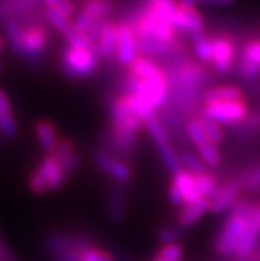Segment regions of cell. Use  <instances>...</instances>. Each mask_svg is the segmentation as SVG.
I'll list each match as a JSON object with an SVG mask.
<instances>
[{
	"instance_id": "obj_2",
	"label": "cell",
	"mask_w": 260,
	"mask_h": 261,
	"mask_svg": "<svg viewBox=\"0 0 260 261\" xmlns=\"http://www.w3.org/2000/svg\"><path fill=\"white\" fill-rule=\"evenodd\" d=\"M250 208L246 212L230 211L227 219L224 220L221 231L215 239L214 249L218 255L222 257H230V256L235 255L238 244L242 240L246 228H247V212L250 211Z\"/></svg>"
},
{
	"instance_id": "obj_20",
	"label": "cell",
	"mask_w": 260,
	"mask_h": 261,
	"mask_svg": "<svg viewBox=\"0 0 260 261\" xmlns=\"http://www.w3.org/2000/svg\"><path fill=\"white\" fill-rule=\"evenodd\" d=\"M125 192L122 191V186H117L109 194L108 214L113 222L120 223L125 218Z\"/></svg>"
},
{
	"instance_id": "obj_8",
	"label": "cell",
	"mask_w": 260,
	"mask_h": 261,
	"mask_svg": "<svg viewBox=\"0 0 260 261\" xmlns=\"http://www.w3.org/2000/svg\"><path fill=\"white\" fill-rule=\"evenodd\" d=\"M259 210V205L254 203V204L251 205L250 211L247 212V228H246V232H244L242 240L238 244L234 257H248L257 249L260 240Z\"/></svg>"
},
{
	"instance_id": "obj_44",
	"label": "cell",
	"mask_w": 260,
	"mask_h": 261,
	"mask_svg": "<svg viewBox=\"0 0 260 261\" xmlns=\"http://www.w3.org/2000/svg\"><path fill=\"white\" fill-rule=\"evenodd\" d=\"M234 0H217V3L219 4H228V3H232Z\"/></svg>"
},
{
	"instance_id": "obj_3",
	"label": "cell",
	"mask_w": 260,
	"mask_h": 261,
	"mask_svg": "<svg viewBox=\"0 0 260 261\" xmlns=\"http://www.w3.org/2000/svg\"><path fill=\"white\" fill-rule=\"evenodd\" d=\"M168 76L165 69L155 76L148 79H138L137 89L133 96L141 98L152 109H159L168 98Z\"/></svg>"
},
{
	"instance_id": "obj_11",
	"label": "cell",
	"mask_w": 260,
	"mask_h": 261,
	"mask_svg": "<svg viewBox=\"0 0 260 261\" xmlns=\"http://www.w3.org/2000/svg\"><path fill=\"white\" fill-rule=\"evenodd\" d=\"M40 175L43 176V179L45 180L46 187H48V191L56 192L63 189L64 186L68 182V178L69 176L66 175L64 172L63 167L59 163L53 154L50 155H45L41 161L39 162V165L35 167Z\"/></svg>"
},
{
	"instance_id": "obj_21",
	"label": "cell",
	"mask_w": 260,
	"mask_h": 261,
	"mask_svg": "<svg viewBox=\"0 0 260 261\" xmlns=\"http://www.w3.org/2000/svg\"><path fill=\"white\" fill-rule=\"evenodd\" d=\"M194 182L198 194L201 195V198L206 199L208 202L211 199H214L215 195L221 190L218 179L210 172H203V174H199V175H194Z\"/></svg>"
},
{
	"instance_id": "obj_48",
	"label": "cell",
	"mask_w": 260,
	"mask_h": 261,
	"mask_svg": "<svg viewBox=\"0 0 260 261\" xmlns=\"http://www.w3.org/2000/svg\"><path fill=\"white\" fill-rule=\"evenodd\" d=\"M13 261H16V260H13Z\"/></svg>"
},
{
	"instance_id": "obj_28",
	"label": "cell",
	"mask_w": 260,
	"mask_h": 261,
	"mask_svg": "<svg viewBox=\"0 0 260 261\" xmlns=\"http://www.w3.org/2000/svg\"><path fill=\"white\" fill-rule=\"evenodd\" d=\"M181 11H182V15H183L184 25H186V32L191 33V35L203 33L204 21L203 19H202L201 15H199L194 8L181 7Z\"/></svg>"
},
{
	"instance_id": "obj_36",
	"label": "cell",
	"mask_w": 260,
	"mask_h": 261,
	"mask_svg": "<svg viewBox=\"0 0 260 261\" xmlns=\"http://www.w3.org/2000/svg\"><path fill=\"white\" fill-rule=\"evenodd\" d=\"M80 261H114V257L104 249L92 247L80 253Z\"/></svg>"
},
{
	"instance_id": "obj_34",
	"label": "cell",
	"mask_w": 260,
	"mask_h": 261,
	"mask_svg": "<svg viewBox=\"0 0 260 261\" xmlns=\"http://www.w3.org/2000/svg\"><path fill=\"white\" fill-rule=\"evenodd\" d=\"M237 73L243 80H256L260 77V65L251 63L248 60L243 59L238 55L237 63H235Z\"/></svg>"
},
{
	"instance_id": "obj_23",
	"label": "cell",
	"mask_w": 260,
	"mask_h": 261,
	"mask_svg": "<svg viewBox=\"0 0 260 261\" xmlns=\"http://www.w3.org/2000/svg\"><path fill=\"white\" fill-rule=\"evenodd\" d=\"M155 147H157V152H158L162 163L165 165V167L169 171L172 172V175L177 174L178 171H181L182 165L181 161H179V155H178V152L173 149L170 141H169V142L155 143Z\"/></svg>"
},
{
	"instance_id": "obj_14",
	"label": "cell",
	"mask_w": 260,
	"mask_h": 261,
	"mask_svg": "<svg viewBox=\"0 0 260 261\" xmlns=\"http://www.w3.org/2000/svg\"><path fill=\"white\" fill-rule=\"evenodd\" d=\"M35 132L40 147L46 155L56 151L60 139L57 136L56 126L53 125V122H51L50 119H40L35 125Z\"/></svg>"
},
{
	"instance_id": "obj_47",
	"label": "cell",
	"mask_w": 260,
	"mask_h": 261,
	"mask_svg": "<svg viewBox=\"0 0 260 261\" xmlns=\"http://www.w3.org/2000/svg\"><path fill=\"white\" fill-rule=\"evenodd\" d=\"M2 240H3V239H2V235H0V242H2Z\"/></svg>"
},
{
	"instance_id": "obj_37",
	"label": "cell",
	"mask_w": 260,
	"mask_h": 261,
	"mask_svg": "<svg viewBox=\"0 0 260 261\" xmlns=\"http://www.w3.org/2000/svg\"><path fill=\"white\" fill-rule=\"evenodd\" d=\"M159 242L162 244H172V243H177L179 239L182 238V228L181 227H173V225H168V227H162L158 231L157 235Z\"/></svg>"
},
{
	"instance_id": "obj_31",
	"label": "cell",
	"mask_w": 260,
	"mask_h": 261,
	"mask_svg": "<svg viewBox=\"0 0 260 261\" xmlns=\"http://www.w3.org/2000/svg\"><path fill=\"white\" fill-rule=\"evenodd\" d=\"M198 154H199V158L204 162V165L208 166V167H217L219 166L222 161L221 151L218 150V146H215L214 143L207 142L204 145L197 147Z\"/></svg>"
},
{
	"instance_id": "obj_24",
	"label": "cell",
	"mask_w": 260,
	"mask_h": 261,
	"mask_svg": "<svg viewBox=\"0 0 260 261\" xmlns=\"http://www.w3.org/2000/svg\"><path fill=\"white\" fill-rule=\"evenodd\" d=\"M197 118L199 119V122H201L202 127H203L204 133H206V137H207L211 143H214L215 146L223 143L224 134L219 123L215 122L214 119L208 117L204 112L199 113Z\"/></svg>"
},
{
	"instance_id": "obj_6",
	"label": "cell",
	"mask_w": 260,
	"mask_h": 261,
	"mask_svg": "<svg viewBox=\"0 0 260 261\" xmlns=\"http://www.w3.org/2000/svg\"><path fill=\"white\" fill-rule=\"evenodd\" d=\"M45 247L53 256L64 252H83L88 248L96 247L94 242L86 235L69 233V232H53L45 238Z\"/></svg>"
},
{
	"instance_id": "obj_12",
	"label": "cell",
	"mask_w": 260,
	"mask_h": 261,
	"mask_svg": "<svg viewBox=\"0 0 260 261\" xmlns=\"http://www.w3.org/2000/svg\"><path fill=\"white\" fill-rule=\"evenodd\" d=\"M242 191L241 183L238 182V179H232L228 180L227 183H224L221 186V190L215 195L214 199L210 200V208L208 211L212 214H221V212L230 210L231 205L234 204L239 199V194Z\"/></svg>"
},
{
	"instance_id": "obj_16",
	"label": "cell",
	"mask_w": 260,
	"mask_h": 261,
	"mask_svg": "<svg viewBox=\"0 0 260 261\" xmlns=\"http://www.w3.org/2000/svg\"><path fill=\"white\" fill-rule=\"evenodd\" d=\"M172 185H174L178 189V191L182 194L184 200V205L195 203L197 200L202 199L201 195L198 194L197 189H195L194 175L190 174L188 171H186L184 169H182L181 171H178L177 174L173 175Z\"/></svg>"
},
{
	"instance_id": "obj_38",
	"label": "cell",
	"mask_w": 260,
	"mask_h": 261,
	"mask_svg": "<svg viewBox=\"0 0 260 261\" xmlns=\"http://www.w3.org/2000/svg\"><path fill=\"white\" fill-rule=\"evenodd\" d=\"M239 56L248 60L251 63L256 64V65H260V40L248 41L242 49V52L239 53Z\"/></svg>"
},
{
	"instance_id": "obj_26",
	"label": "cell",
	"mask_w": 260,
	"mask_h": 261,
	"mask_svg": "<svg viewBox=\"0 0 260 261\" xmlns=\"http://www.w3.org/2000/svg\"><path fill=\"white\" fill-rule=\"evenodd\" d=\"M181 165L184 166V170L188 171L193 175H199L203 172H207V166L199 158V155H195L194 152L188 149H182L178 152Z\"/></svg>"
},
{
	"instance_id": "obj_13",
	"label": "cell",
	"mask_w": 260,
	"mask_h": 261,
	"mask_svg": "<svg viewBox=\"0 0 260 261\" xmlns=\"http://www.w3.org/2000/svg\"><path fill=\"white\" fill-rule=\"evenodd\" d=\"M210 208V202L206 199H199L195 203L183 205L179 208L177 215L178 227L181 228H190L194 224H197L202 219V216L206 214Z\"/></svg>"
},
{
	"instance_id": "obj_29",
	"label": "cell",
	"mask_w": 260,
	"mask_h": 261,
	"mask_svg": "<svg viewBox=\"0 0 260 261\" xmlns=\"http://www.w3.org/2000/svg\"><path fill=\"white\" fill-rule=\"evenodd\" d=\"M145 129L148 130L149 136L152 137L154 143L169 142V141H170L168 127H166L165 123L162 122L161 119H159L157 116L146 121Z\"/></svg>"
},
{
	"instance_id": "obj_1",
	"label": "cell",
	"mask_w": 260,
	"mask_h": 261,
	"mask_svg": "<svg viewBox=\"0 0 260 261\" xmlns=\"http://www.w3.org/2000/svg\"><path fill=\"white\" fill-rule=\"evenodd\" d=\"M61 72L69 80L88 79L97 70L100 57L94 49H77L66 45L61 52Z\"/></svg>"
},
{
	"instance_id": "obj_42",
	"label": "cell",
	"mask_w": 260,
	"mask_h": 261,
	"mask_svg": "<svg viewBox=\"0 0 260 261\" xmlns=\"http://www.w3.org/2000/svg\"><path fill=\"white\" fill-rule=\"evenodd\" d=\"M80 253L81 252L76 251L64 252V253L53 256V258H55V261H80Z\"/></svg>"
},
{
	"instance_id": "obj_19",
	"label": "cell",
	"mask_w": 260,
	"mask_h": 261,
	"mask_svg": "<svg viewBox=\"0 0 260 261\" xmlns=\"http://www.w3.org/2000/svg\"><path fill=\"white\" fill-rule=\"evenodd\" d=\"M162 70L163 68L155 60L144 56H137L134 61L128 66V72L132 73L137 79H148V77L158 74Z\"/></svg>"
},
{
	"instance_id": "obj_41",
	"label": "cell",
	"mask_w": 260,
	"mask_h": 261,
	"mask_svg": "<svg viewBox=\"0 0 260 261\" xmlns=\"http://www.w3.org/2000/svg\"><path fill=\"white\" fill-rule=\"evenodd\" d=\"M168 198H169V202L172 203L173 205L178 207V208H182L184 205V200H183V196L178 189L175 187L174 185H170L169 187V191H168Z\"/></svg>"
},
{
	"instance_id": "obj_4",
	"label": "cell",
	"mask_w": 260,
	"mask_h": 261,
	"mask_svg": "<svg viewBox=\"0 0 260 261\" xmlns=\"http://www.w3.org/2000/svg\"><path fill=\"white\" fill-rule=\"evenodd\" d=\"M93 163L105 175L112 179L115 186H126L132 179V169L125 159L119 158L106 150H97L93 154Z\"/></svg>"
},
{
	"instance_id": "obj_22",
	"label": "cell",
	"mask_w": 260,
	"mask_h": 261,
	"mask_svg": "<svg viewBox=\"0 0 260 261\" xmlns=\"http://www.w3.org/2000/svg\"><path fill=\"white\" fill-rule=\"evenodd\" d=\"M113 8L112 0H86L81 10V15L96 23L97 20L106 17Z\"/></svg>"
},
{
	"instance_id": "obj_32",
	"label": "cell",
	"mask_w": 260,
	"mask_h": 261,
	"mask_svg": "<svg viewBox=\"0 0 260 261\" xmlns=\"http://www.w3.org/2000/svg\"><path fill=\"white\" fill-rule=\"evenodd\" d=\"M183 257V248L179 243L162 245L158 252L155 253V261H181Z\"/></svg>"
},
{
	"instance_id": "obj_15",
	"label": "cell",
	"mask_w": 260,
	"mask_h": 261,
	"mask_svg": "<svg viewBox=\"0 0 260 261\" xmlns=\"http://www.w3.org/2000/svg\"><path fill=\"white\" fill-rule=\"evenodd\" d=\"M244 101V94L237 85H219L211 88L203 94L204 105H212L219 102H235Z\"/></svg>"
},
{
	"instance_id": "obj_17",
	"label": "cell",
	"mask_w": 260,
	"mask_h": 261,
	"mask_svg": "<svg viewBox=\"0 0 260 261\" xmlns=\"http://www.w3.org/2000/svg\"><path fill=\"white\" fill-rule=\"evenodd\" d=\"M0 133L7 138H13L17 133V123L13 117L12 105L3 89H0Z\"/></svg>"
},
{
	"instance_id": "obj_46",
	"label": "cell",
	"mask_w": 260,
	"mask_h": 261,
	"mask_svg": "<svg viewBox=\"0 0 260 261\" xmlns=\"http://www.w3.org/2000/svg\"><path fill=\"white\" fill-rule=\"evenodd\" d=\"M206 3H217V0H203Z\"/></svg>"
},
{
	"instance_id": "obj_30",
	"label": "cell",
	"mask_w": 260,
	"mask_h": 261,
	"mask_svg": "<svg viewBox=\"0 0 260 261\" xmlns=\"http://www.w3.org/2000/svg\"><path fill=\"white\" fill-rule=\"evenodd\" d=\"M184 129H186V136H187V138L190 139L195 147H199V146L204 145V143L210 142L198 118H191L186 123Z\"/></svg>"
},
{
	"instance_id": "obj_27",
	"label": "cell",
	"mask_w": 260,
	"mask_h": 261,
	"mask_svg": "<svg viewBox=\"0 0 260 261\" xmlns=\"http://www.w3.org/2000/svg\"><path fill=\"white\" fill-rule=\"evenodd\" d=\"M193 46H194L195 55L202 63L211 64L212 60V43H211V37H207L203 33H197L191 36Z\"/></svg>"
},
{
	"instance_id": "obj_18",
	"label": "cell",
	"mask_w": 260,
	"mask_h": 261,
	"mask_svg": "<svg viewBox=\"0 0 260 261\" xmlns=\"http://www.w3.org/2000/svg\"><path fill=\"white\" fill-rule=\"evenodd\" d=\"M117 48V24L109 21L102 31L97 43V53L102 60H110L115 56Z\"/></svg>"
},
{
	"instance_id": "obj_10",
	"label": "cell",
	"mask_w": 260,
	"mask_h": 261,
	"mask_svg": "<svg viewBox=\"0 0 260 261\" xmlns=\"http://www.w3.org/2000/svg\"><path fill=\"white\" fill-rule=\"evenodd\" d=\"M48 45V33L41 24L40 25H31L24 28L23 45H21V55L24 59L35 60L43 56L44 50Z\"/></svg>"
},
{
	"instance_id": "obj_39",
	"label": "cell",
	"mask_w": 260,
	"mask_h": 261,
	"mask_svg": "<svg viewBox=\"0 0 260 261\" xmlns=\"http://www.w3.org/2000/svg\"><path fill=\"white\" fill-rule=\"evenodd\" d=\"M28 186H30V190L36 194V195H43L45 192H48V187H46L45 180L43 179V176L40 175L36 170H33L31 172L30 179H28Z\"/></svg>"
},
{
	"instance_id": "obj_7",
	"label": "cell",
	"mask_w": 260,
	"mask_h": 261,
	"mask_svg": "<svg viewBox=\"0 0 260 261\" xmlns=\"http://www.w3.org/2000/svg\"><path fill=\"white\" fill-rule=\"evenodd\" d=\"M203 112L214 119L219 125H238L243 122L248 116V109L246 101L235 102H219L204 106Z\"/></svg>"
},
{
	"instance_id": "obj_45",
	"label": "cell",
	"mask_w": 260,
	"mask_h": 261,
	"mask_svg": "<svg viewBox=\"0 0 260 261\" xmlns=\"http://www.w3.org/2000/svg\"><path fill=\"white\" fill-rule=\"evenodd\" d=\"M3 45H4V41H3V39L0 37V52L3 50Z\"/></svg>"
},
{
	"instance_id": "obj_5",
	"label": "cell",
	"mask_w": 260,
	"mask_h": 261,
	"mask_svg": "<svg viewBox=\"0 0 260 261\" xmlns=\"http://www.w3.org/2000/svg\"><path fill=\"white\" fill-rule=\"evenodd\" d=\"M212 43V60L211 69L219 76H227L234 69L238 57L237 43L231 37L214 36L211 37Z\"/></svg>"
},
{
	"instance_id": "obj_25",
	"label": "cell",
	"mask_w": 260,
	"mask_h": 261,
	"mask_svg": "<svg viewBox=\"0 0 260 261\" xmlns=\"http://www.w3.org/2000/svg\"><path fill=\"white\" fill-rule=\"evenodd\" d=\"M44 17H45L46 21H48L55 30L59 31L63 36H65L66 33L69 32L73 28L69 17L65 16V15L60 12V11L55 10L53 7H45V8H44Z\"/></svg>"
},
{
	"instance_id": "obj_43",
	"label": "cell",
	"mask_w": 260,
	"mask_h": 261,
	"mask_svg": "<svg viewBox=\"0 0 260 261\" xmlns=\"http://www.w3.org/2000/svg\"><path fill=\"white\" fill-rule=\"evenodd\" d=\"M197 0H179L178 4L181 7H186V8H194V4Z\"/></svg>"
},
{
	"instance_id": "obj_35",
	"label": "cell",
	"mask_w": 260,
	"mask_h": 261,
	"mask_svg": "<svg viewBox=\"0 0 260 261\" xmlns=\"http://www.w3.org/2000/svg\"><path fill=\"white\" fill-rule=\"evenodd\" d=\"M238 182L241 183L242 190L246 189L251 192H256L260 190V163L255 167L248 170L246 174L238 178Z\"/></svg>"
},
{
	"instance_id": "obj_33",
	"label": "cell",
	"mask_w": 260,
	"mask_h": 261,
	"mask_svg": "<svg viewBox=\"0 0 260 261\" xmlns=\"http://www.w3.org/2000/svg\"><path fill=\"white\" fill-rule=\"evenodd\" d=\"M128 97V102L130 106V110L134 116L138 117L139 119L144 121V123L148 121V119L155 117L154 109H152L150 106L146 105L141 98H138L137 96H126Z\"/></svg>"
},
{
	"instance_id": "obj_9",
	"label": "cell",
	"mask_w": 260,
	"mask_h": 261,
	"mask_svg": "<svg viewBox=\"0 0 260 261\" xmlns=\"http://www.w3.org/2000/svg\"><path fill=\"white\" fill-rule=\"evenodd\" d=\"M138 56L137 48V37L126 21L117 24V48H115V59L121 65L129 66Z\"/></svg>"
},
{
	"instance_id": "obj_40",
	"label": "cell",
	"mask_w": 260,
	"mask_h": 261,
	"mask_svg": "<svg viewBox=\"0 0 260 261\" xmlns=\"http://www.w3.org/2000/svg\"><path fill=\"white\" fill-rule=\"evenodd\" d=\"M46 7H53L55 10L60 11L65 16L70 17L75 15V6L70 0H43Z\"/></svg>"
}]
</instances>
